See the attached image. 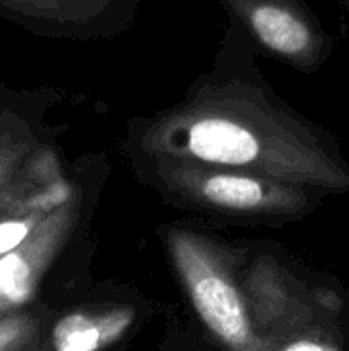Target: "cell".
Instances as JSON below:
<instances>
[{
  "label": "cell",
  "mask_w": 349,
  "mask_h": 351,
  "mask_svg": "<svg viewBox=\"0 0 349 351\" xmlns=\"http://www.w3.org/2000/svg\"><path fill=\"white\" fill-rule=\"evenodd\" d=\"M337 2H339V4L344 6V10H348V12H349V0H337Z\"/></svg>",
  "instance_id": "12"
},
{
  "label": "cell",
  "mask_w": 349,
  "mask_h": 351,
  "mask_svg": "<svg viewBox=\"0 0 349 351\" xmlns=\"http://www.w3.org/2000/svg\"><path fill=\"white\" fill-rule=\"evenodd\" d=\"M241 286L263 351H346L344 304L329 290L302 282L276 255L243 263Z\"/></svg>",
  "instance_id": "3"
},
{
  "label": "cell",
  "mask_w": 349,
  "mask_h": 351,
  "mask_svg": "<svg viewBox=\"0 0 349 351\" xmlns=\"http://www.w3.org/2000/svg\"><path fill=\"white\" fill-rule=\"evenodd\" d=\"M39 350V319L33 313L0 317V351Z\"/></svg>",
  "instance_id": "11"
},
{
  "label": "cell",
  "mask_w": 349,
  "mask_h": 351,
  "mask_svg": "<svg viewBox=\"0 0 349 351\" xmlns=\"http://www.w3.org/2000/svg\"><path fill=\"white\" fill-rule=\"evenodd\" d=\"M163 243L195 315L224 351H263L241 286L243 255L204 232L169 226Z\"/></svg>",
  "instance_id": "4"
},
{
  "label": "cell",
  "mask_w": 349,
  "mask_h": 351,
  "mask_svg": "<svg viewBox=\"0 0 349 351\" xmlns=\"http://www.w3.org/2000/svg\"><path fill=\"white\" fill-rule=\"evenodd\" d=\"M128 158L136 175L165 202L226 220H294L313 212L323 197L300 185L191 158L158 154H128Z\"/></svg>",
  "instance_id": "2"
},
{
  "label": "cell",
  "mask_w": 349,
  "mask_h": 351,
  "mask_svg": "<svg viewBox=\"0 0 349 351\" xmlns=\"http://www.w3.org/2000/svg\"><path fill=\"white\" fill-rule=\"evenodd\" d=\"M78 195V183L68 175L53 136L31 154L0 197V257L19 249L49 214Z\"/></svg>",
  "instance_id": "6"
},
{
  "label": "cell",
  "mask_w": 349,
  "mask_h": 351,
  "mask_svg": "<svg viewBox=\"0 0 349 351\" xmlns=\"http://www.w3.org/2000/svg\"><path fill=\"white\" fill-rule=\"evenodd\" d=\"M259 58L228 21L212 66L175 105L128 119L125 154L191 158L321 195L349 193V162L337 138L276 93Z\"/></svg>",
  "instance_id": "1"
},
{
  "label": "cell",
  "mask_w": 349,
  "mask_h": 351,
  "mask_svg": "<svg viewBox=\"0 0 349 351\" xmlns=\"http://www.w3.org/2000/svg\"><path fill=\"white\" fill-rule=\"evenodd\" d=\"M64 99L56 86L14 88L0 80V197L16 181L31 154L58 128L45 123V113Z\"/></svg>",
  "instance_id": "8"
},
{
  "label": "cell",
  "mask_w": 349,
  "mask_h": 351,
  "mask_svg": "<svg viewBox=\"0 0 349 351\" xmlns=\"http://www.w3.org/2000/svg\"><path fill=\"white\" fill-rule=\"evenodd\" d=\"M134 306L80 308L58 319L47 337V351H103L117 343L136 323Z\"/></svg>",
  "instance_id": "10"
},
{
  "label": "cell",
  "mask_w": 349,
  "mask_h": 351,
  "mask_svg": "<svg viewBox=\"0 0 349 351\" xmlns=\"http://www.w3.org/2000/svg\"><path fill=\"white\" fill-rule=\"evenodd\" d=\"M218 4L261 56L300 74L321 72L335 51L333 35L306 0H218Z\"/></svg>",
  "instance_id": "5"
},
{
  "label": "cell",
  "mask_w": 349,
  "mask_h": 351,
  "mask_svg": "<svg viewBox=\"0 0 349 351\" xmlns=\"http://www.w3.org/2000/svg\"><path fill=\"white\" fill-rule=\"evenodd\" d=\"M80 210V195L49 214L12 253L0 257V317L19 313L35 296L41 278L66 245Z\"/></svg>",
  "instance_id": "9"
},
{
  "label": "cell",
  "mask_w": 349,
  "mask_h": 351,
  "mask_svg": "<svg viewBox=\"0 0 349 351\" xmlns=\"http://www.w3.org/2000/svg\"><path fill=\"white\" fill-rule=\"evenodd\" d=\"M140 0H0V16L45 39H115L138 19Z\"/></svg>",
  "instance_id": "7"
},
{
  "label": "cell",
  "mask_w": 349,
  "mask_h": 351,
  "mask_svg": "<svg viewBox=\"0 0 349 351\" xmlns=\"http://www.w3.org/2000/svg\"><path fill=\"white\" fill-rule=\"evenodd\" d=\"M348 70H349V41H348Z\"/></svg>",
  "instance_id": "13"
}]
</instances>
